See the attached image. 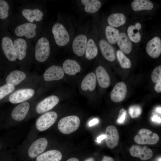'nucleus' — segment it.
<instances>
[{
	"mask_svg": "<svg viewBox=\"0 0 161 161\" xmlns=\"http://www.w3.org/2000/svg\"><path fill=\"white\" fill-rule=\"evenodd\" d=\"M96 76L97 82L100 87L106 88L110 85V79L105 69L101 66H98L96 69Z\"/></svg>",
	"mask_w": 161,
	"mask_h": 161,
	"instance_id": "19",
	"label": "nucleus"
},
{
	"mask_svg": "<svg viewBox=\"0 0 161 161\" xmlns=\"http://www.w3.org/2000/svg\"><path fill=\"white\" fill-rule=\"evenodd\" d=\"M1 47L7 59L11 61H16L17 58L16 53L12 39L8 36L3 37L1 41Z\"/></svg>",
	"mask_w": 161,
	"mask_h": 161,
	"instance_id": "8",
	"label": "nucleus"
},
{
	"mask_svg": "<svg viewBox=\"0 0 161 161\" xmlns=\"http://www.w3.org/2000/svg\"><path fill=\"white\" fill-rule=\"evenodd\" d=\"M127 92L126 84L123 82H118L115 84L111 92V99L114 102H120L125 99Z\"/></svg>",
	"mask_w": 161,
	"mask_h": 161,
	"instance_id": "13",
	"label": "nucleus"
},
{
	"mask_svg": "<svg viewBox=\"0 0 161 161\" xmlns=\"http://www.w3.org/2000/svg\"><path fill=\"white\" fill-rule=\"evenodd\" d=\"M99 45L102 54L106 60L111 62L114 61L116 57L114 49L108 42L104 39H101L99 41Z\"/></svg>",
	"mask_w": 161,
	"mask_h": 161,
	"instance_id": "18",
	"label": "nucleus"
},
{
	"mask_svg": "<svg viewBox=\"0 0 161 161\" xmlns=\"http://www.w3.org/2000/svg\"><path fill=\"white\" fill-rule=\"evenodd\" d=\"M138 30H139L141 27V25L139 22L136 23L134 26Z\"/></svg>",
	"mask_w": 161,
	"mask_h": 161,
	"instance_id": "44",
	"label": "nucleus"
},
{
	"mask_svg": "<svg viewBox=\"0 0 161 161\" xmlns=\"http://www.w3.org/2000/svg\"><path fill=\"white\" fill-rule=\"evenodd\" d=\"M58 117L55 112H47L40 116L36 120L35 126L39 131L46 130L51 127L55 122Z\"/></svg>",
	"mask_w": 161,
	"mask_h": 161,
	"instance_id": "4",
	"label": "nucleus"
},
{
	"mask_svg": "<svg viewBox=\"0 0 161 161\" xmlns=\"http://www.w3.org/2000/svg\"><path fill=\"white\" fill-rule=\"evenodd\" d=\"M63 69L65 73L72 75L79 72L80 71L81 68L77 61L69 59L66 60L64 62Z\"/></svg>",
	"mask_w": 161,
	"mask_h": 161,
	"instance_id": "23",
	"label": "nucleus"
},
{
	"mask_svg": "<svg viewBox=\"0 0 161 161\" xmlns=\"http://www.w3.org/2000/svg\"><path fill=\"white\" fill-rule=\"evenodd\" d=\"M80 123L79 118L77 116L71 115L61 119L58 124L59 131L65 134H68L76 130Z\"/></svg>",
	"mask_w": 161,
	"mask_h": 161,
	"instance_id": "1",
	"label": "nucleus"
},
{
	"mask_svg": "<svg viewBox=\"0 0 161 161\" xmlns=\"http://www.w3.org/2000/svg\"><path fill=\"white\" fill-rule=\"evenodd\" d=\"M63 68L59 66L53 65L47 68L43 75L44 80L46 81L58 80L64 76Z\"/></svg>",
	"mask_w": 161,
	"mask_h": 161,
	"instance_id": "16",
	"label": "nucleus"
},
{
	"mask_svg": "<svg viewBox=\"0 0 161 161\" xmlns=\"http://www.w3.org/2000/svg\"><path fill=\"white\" fill-rule=\"evenodd\" d=\"M161 108L160 107H157L155 109L156 111L160 114H161Z\"/></svg>",
	"mask_w": 161,
	"mask_h": 161,
	"instance_id": "46",
	"label": "nucleus"
},
{
	"mask_svg": "<svg viewBox=\"0 0 161 161\" xmlns=\"http://www.w3.org/2000/svg\"><path fill=\"white\" fill-rule=\"evenodd\" d=\"M105 135L104 134H102L97 137L96 141L98 143H99L102 140L105 139Z\"/></svg>",
	"mask_w": 161,
	"mask_h": 161,
	"instance_id": "42",
	"label": "nucleus"
},
{
	"mask_svg": "<svg viewBox=\"0 0 161 161\" xmlns=\"http://www.w3.org/2000/svg\"><path fill=\"white\" fill-rule=\"evenodd\" d=\"M87 38L83 34H80L74 39L72 44V48L74 53L79 56L83 55L85 51L87 43Z\"/></svg>",
	"mask_w": 161,
	"mask_h": 161,
	"instance_id": "17",
	"label": "nucleus"
},
{
	"mask_svg": "<svg viewBox=\"0 0 161 161\" xmlns=\"http://www.w3.org/2000/svg\"><path fill=\"white\" fill-rule=\"evenodd\" d=\"M116 54L117 59L122 67L125 69L131 67V61L121 51L117 50Z\"/></svg>",
	"mask_w": 161,
	"mask_h": 161,
	"instance_id": "33",
	"label": "nucleus"
},
{
	"mask_svg": "<svg viewBox=\"0 0 161 161\" xmlns=\"http://www.w3.org/2000/svg\"><path fill=\"white\" fill-rule=\"evenodd\" d=\"M85 161H95V160L93 158L91 157L86 159Z\"/></svg>",
	"mask_w": 161,
	"mask_h": 161,
	"instance_id": "47",
	"label": "nucleus"
},
{
	"mask_svg": "<svg viewBox=\"0 0 161 161\" xmlns=\"http://www.w3.org/2000/svg\"><path fill=\"white\" fill-rule=\"evenodd\" d=\"M66 161H79V160L76 158L73 157L68 159Z\"/></svg>",
	"mask_w": 161,
	"mask_h": 161,
	"instance_id": "45",
	"label": "nucleus"
},
{
	"mask_svg": "<svg viewBox=\"0 0 161 161\" xmlns=\"http://www.w3.org/2000/svg\"><path fill=\"white\" fill-rule=\"evenodd\" d=\"M30 108V103L25 101L16 106L11 113V118L16 121L23 120L27 116Z\"/></svg>",
	"mask_w": 161,
	"mask_h": 161,
	"instance_id": "11",
	"label": "nucleus"
},
{
	"mask_svg": "<svg viewBox=\"0 0 161 161\" xmlns=\"http://www.w3.org/2000/svg\"><path fill=\"white\" fill-rule=\"evenodd\" d=\"M26 77V74L23 72L18 70L13 71L7 76L5 80L6 84L14 86L24 80Z\"/></svg>",
	"mask_w": 161,
	"mask_h": 161,
	"instance_id": "20",
	"label": "nucleus"
},
{
	"mask_svg": "<svg viewBox=\"0 0 161 161\" xmlns=\"http://www.w3.org/2000/svg\"><path fill=\"white\" fill-rule=\"evenodd\" d=\"M61 152L56 150L47 151L38 155L36 161H60L62 159Z\"/></svg>",
	"mask_w": 161,
	"mask_h": 161,
	"instance_id": "22",
	"label": "nucleus"
},
{
	"mask_svg": "<svg viewBox=\"0 0 161 161\" xmlns=\"http://www.w3.org/2000/svg\"><path fill=\"white\" fill-rule=\"evenodd\" d=\"M9 7L7 1L4 0H0V19L4 20L9 16Z\"/></svg>",
	"mask_w": 161,
	"mask_h": 161,
	"instance_id": "34",
	"label": "nucleus"
},
{
	"mask_svg": "<svg viewBox=\"0 0 161 161\" xmlns=\"http://www.w3.org/2000/svg\"><path fill=\"white\" fill-rule=\"evenodd\" d=\"M3 145L2 142L0 140V149H1L2 148H3Z\"/></svg>",
	"mask_w": 161,
	"mask_h": 161,
	"instance_id": "48",
	"label": "nucleus"
},
{
	"mask_svg": "<svg viewBox=\"0 0 161 161\" xmlns=\"http://www.w3.org/2000/svg\"><path fill=\"white\" fill-rule=\"evenodd\" d=\"M146 51L148 55L152 58H157L161 53V40L158 36H155L147 43Z\"/></svg>",
	"mask_w": 161,
	"mask_h": 161,
	"instance_id": "14",
	"label": "nucleus"
},
{
	"mask_svg": "<svg viewBox=\"0 0 161 161\" xmlns=\"http://www.w3.org/2000/svg\"><path fill=\"white\" fill-rule=\"evenodd\" d=\"M99 122L97 118H94L91 120L89 123V125L91 126H93L98 123Z\"/></svg>",
	"mask_w": 161,
	"mask_h": 161,
	"instance_id": "41",
	"label": "nucleus"
},
{
	"mask_svg": "<svg viewBox=\"0 0 161 161\" xmlns=\"http://www.w3.org/2000/svg\"><path fill=\"white\" fill-rule=\"evenodd\" d=\"M126 111L123 108L121 109L119 111L117 120V122L120 124L123 123L126 119Z\"/></svg>",
	"mask_w": 161,
	"mask_h": 161,
	"instance_id": "38",
	"label": "nucleus"
},
{
	"mask_svg": "<svg viewBox=\"0 0 161 161\" xmlns=\"http://www.w3.org/2000/svg\"><path fill=\"white\" fill-rule=\"evenodd\" d=\"M13 44L17 58L22 60L26 55L27 48L26 41L23 38H18L14 41Z\"/></svg>",
	"mask_w": 161,
	"mask_h": 161,
	"instance_id": "25",
	"label": "nucleus"
},
{
	"mask_svg": "<svg viewBox=\"0 0 161 161\" xmlns=\"http://www.w3.org/2000/svg\"><path fill=\"white\" fill-rule=\"evenodd\" d=\"M132 9L134 11L151 10L154 5L152 2L149 0H134L131 4Z\"/></svg>",
	"mask_w": 161,
	"mask_h": 161,
	"instance_id": "28",
	"label": "nucleus"
},
{
	"mask_svg": "<svg viewBox=\"0 0 161 161\" xmlns=\"http://www.w3.org/2000/svg\"><path fill=\"white\" fill-rule=\"evenodd\" d=\"M81 2L84 5L85 11L89 13L97 12L102 5L100 1L98 0H82Z\"/></svg>",
	"mask_w": 161,
	"mask_h": 161,
	"instance_id": "29",
	"label": "nucleus"
},
{
	"mask_svg": "<svg viewBox=\"0 0 161 161\" xmlns=\"http://www.w3.org/2000/svg\"><path fill=\"white\" fill-rule=\"evenodd\" d=\"M48 142L46 138L41 137L34 140L29 147L27 153L31 158H36L43 153L47 146Z\"/></svg>",
	"mask_w": 161,
	"mask_h": 161,
	"instance_id": "6",
	"label": "nucleus"
},
{
	"mask_svg": "<svg viewBox=\"0 0 161 161\" xmlns=\"http://www.w3.org/2000/svg\"><path fill=\"white\" fill-rule=\"evenodd\" d=\"M159 161H161V158L160 157L159 158Z\"/></svg>",
	"mask_w": 161,
	"mask_h": 161,
	"instance_id": "50",
	"label": "nucleus"
},
{
	"mask_svg": "<svg viewBox=\"0 0 161 161\" xmlns=\"http://www.w3.org/2000/svg\"><path fill=\"white\" fill-rule=\"evenodd\" d=\"M52 32L56 44L63 46L66 45L69 41V36L66 29L62 24L57 23L52 29Z\"/></svg>",
	"mask_w": 161,
	"mask_h": 161,
	"instance_id": "5",
	"label": "nucleus"
},
{
	"mask_svg": "<svg viewBox=\"0 0 161 161\" xmlns=\"http://www.w3.org/2000/svg\"><path fill=\"white\" fill-rule=\"evenodd\" d=\"M117 44L123 52L129 54L132 48L131 42L126 34L123 32L120 33L117 41Z\"/></svg>",
	"mask_w": 161,
	"mask_h": 161,
	"instance_id": "21",
	"label": "nucleus"
},
{
	"mask_svg": "<svg viewBox=\"0 0 161 161\" xmlns=\"http://www.w3.org/2000/svg\"><path fill=\"white\" fill-rule=\"evenodd\" d=\"M106 142L107 146L112 148L116 146L119 142V136L117 128L113 126L107 127L106 130Z\"/></svg>",
	"mask_w": 161,
	"mask_h": 161,
	"instance_id": "15",
	"label": "nucleus"
},
{
	"mask_svg": "<svg viewBox=\"0 0 161 161\" xmlns=\"http://www.w3.org/2000/svg\"><path fill=\"white\" fill-rule=\"evenodd\" d=\"M155 91L158 93L161 92V81L157 83L154 87Z\"/></svg>",
	"mask_w": 161,
	"mask_h": 161,
	"instance_id": "40",
	"label": "nucleus"
},
{
	"mask_svg": "<svg viewBox=\"0 0 161 161\" xmlns=\"http://www.w3.org/2000/svg\"><path fill=\"white\" fill-rule=\"evenodd\" d=\"M50 53L49 41L46 38L42 37L37 41L35 47V58L38 61L43 62L48 58Z\"/></svg>",
	"mask_w": 161,
	"mask_h": 161,
	"instance_id": "2",
	"label": "nucleus"
},
{
	"mask_svg": "<svg viewBox=\"0 0 161 161\" xmlns=\"http://www.w3.org/2000/svg\"><path fill=\"white\" fill-rule=\"evenodd\" d=\"M131 156L139 157L142 160H146L151 158L153 155L152 151L146 146H141L133 145L129 150Z\"/></svg>",
	"mask_w": 161,
	"mask_h": 161,
	"instance_id": "12",
	"label": "nucleus"
},
{
	"mask_svg": "<svg viewBox=\"0 0 161 161\" xmlns=\"http://www.w3.org/2000/svg\"><path fill=\"white\" fill-rule=\"evenodd\" d=\"M98 53L97 47L94 41L89 39L87 42L85 50V56L89 60H91L95 58Z\"/></svg>",
	"mask_w": 161,
	"mask_h": 161,
	"instance_id": "30",
	"label": "nucleus"
},
{
	"mask_svg": "<svg viewBox=\"0 0 161 161\" xmlns=\"http://www.w3.org/2000/svg\"><path fill=\"white\" fill-rule=\"evenodd\" d=\"M22 14L29 22L32 23L35 21H41L43 15V12L37 8L33 10L24 9L22 11Z\"/></svg>",
	"mask_w": 161,
	"mask_h": 161,
	"instance_id": "24",
	"label": "nucleus"
},
{
	"mask_svg": "<svg viewBox=\"0 0 161 161\" xmlns=\"http://www.w3.org/2000/svg\"><path fill=\"white\" fill-rule=\"evenodd\" d=\"M142 110L141 107L137 105L130 106L129 109V113L130 117L132 118L139 117L141 114Z\"/></svg>",
	"mask_w": 161,
	"mask_h": 161,
	"instance_id": "37",
	"label": "nucleus"
},
{
	"mask_svg": "<svg viewBox=\"0 0 161 161\" xmlns=\"http://www.w3.org/2000/svg\"><path fill=\"white\" fill-rule=\"evenodd\" d=\"M105 34L107 39L110 44H114L117 42L119 35V30L110 26L106 27Z\"/></svg>",
	"mask_w": 161,
	"mask_h": 161,
	"instance_id": "31",
	"label": "nucleus"
},
{
	"mask_svg": "<svg viewBox=\"0 0 161 161\" xmlns=\"http://www.w3.org/2000/svg\"><path fill=\"white\" fill-rule=\"evenodd\" d=\"M3 124L2 123V120H1V119H0V128L2 126V125H3ZM4 125V124H3Z\"/></svg>",
	"mask_w": 161,
	"mask_h": 161,
	"instance_id": "49",
	"label": "nucleus"
},
{
	"mask_svg": "<svg viewBox=\"0 0 161 161\" xmlns=\"http://www.w3.org/2000/svg\"><path fill=\"white\" fill-rule=\"evenodd\" d=\"M127 32L128 37L131 41L137 43L140 41L141 35L134 25H131L128 27Z\"/></svg>",
	"mask_w": 161,
	"mask_h": 161,
	"instance_id": "32",
	"label": "nucleus"
},
{
	"mask_svg": "<svg viewBox=\"0 0 161 161\" xmlns=\"http://www.w3.org/2000/svg\"><path fill=\"white\" fill-rule=\"evenodd\" d=\"M37 28L36 24L30 22H26L18 26L15 29L16 35L21 37L24 36L28 39L34 37L36 35L35 30Z\"/></svg>",
	"mask_w": 161,
	"mask_h": 161,
	"instance_id": "9",
	"label": "nucleus"
},
{
	"mask_svg": "<svg viewBox=\"0 0 161 161\" xmlns=\"http://www.w3.org/2000/svg\"><path fill=\"white\" fill-rule=\"evenodd\" d=\"M15 89L14 86H9L6 83L0 86V100L11 93Z\"/></svg>",
	"mask_w": 161,
	"mask_h": 161,
	"instance_id": "35",
	"label": "nucleus"
},
{
	"mask_svg": "<svg viewBox=\"0 0 161 161\" xmlns=\"http://www.w3.org/2000/svg\"><path fill=\"white\" fill-rule=\"evenodd\" d=\"M126 18L122 13H114L110 15L107 19L108 24L113 27H118L125 23Z\"/></svg>",
	"mask_w": 161,
	"mask_h": 161,
	"instance_id": "27",
	"label": "nucleus"
},
{
	"mask_svg": "<svg viewBox=\"0 0 161 161\" xmlns=\"http://www.w3.org/2000/svg\"><path fill=\"white\" fill-rule=\"evenodd\" d=\"M135 142L140 145H154L159 140V137L156 133L146 129H140L134 137Z\"/></svg>",
	"mask_w": 161,
	"mask_h": 161,
	"instance_id": "3",
	"label": "nucleus"
},
{
	"mask_svg": "<svg viewBox=\"0 0 161 161\" xmlns=\"http://www.w3.org/2000/svg\"><path fill=\"white\" fill-rule=\"evenodd\" d=\"M96 84V78L95 74L93 72L87 74L83 80L81 87L84 91L89 90L92 91L95 89Z\"/></svg>",
	"mask_w": 161,
	"mask_h": 161,
	"instance_id": "26",
	"label": "nucleus"
},
{
	"mask_svg": "<svg viewBox=\"0 0 161 161\" xmlns=\"http://www.w3.org/2000/svg\"><path fill=\"white\" fill-rule=\"evenodd\" d=\"M34 93L35 91L32 89H21L16 90L10 95L8 100L12 103H21L30 99Z\"/></svg>",
	"mask_w": 161,
	"mask_h": 161,
	"instance_id": "7",
	"label": "nucleus"
},
{
	"mask_svg": "<svg viewBox=\"0 0 161 161\" xmlns=\"http://www.w3.org/2000/svg\"><path fill=\"white\" fill-rule=\"evenodd\" d=\"M101 161H114V160L113 159L110 157L104 156Z\"/></svg>",
	"mask_w": 161,
	"mask_h": 161,
	"instance_id": "43",
	"label": "nucleus"
},
{
	"mask_svg": "<svg viewBox=\"0 0 161 161\" xmlns=\"http://www.w3.org/2000/svg\"><path fill=\"white\" fill-rule=\"evenodd\" d=\"M151 120L153 122L160 123L161 122V119L160 117L154 114L151 117Z\"/></svg>",
	"mask_w": 161,
	"mask_h": 161,
	"instance_id": "39",
	"label": "nucleus"
},
{
	"mask_svg": "<svg viewBox=\"0 0 161 161\" xmlns=\"http://www.w3.org/2000/svg\"><path fill=\"white\" fill-rule=\"evenodd\" d=\"M152 81L155 83L161 81V66L155 67L153 70L151 75Z\"/></svg>",
	"mask_w": 161,
	"mask_h": 161,
	"instance_id": "36",
	"label": "nucleus"
},
{
	"mask_svg": "<svg viewBox=\"0 0 161 161\" xmlns=\"http://www.w3.org/2000/svg\"><path fill=\"white\" fill-rule=\"evenodd\" d=\"M59 99L56 96H49L39 103L35 108L36 112L41 114L52 109L58 103Z\"/></svg>",
	"mask_w": 161,
	"mask_h": 161,
	"instance_id": "10",
	"label": "nucleus"
}]
</instances>
